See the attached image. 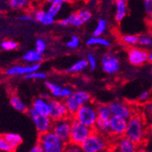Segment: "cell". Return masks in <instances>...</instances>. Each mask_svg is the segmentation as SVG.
Returning a JSON list of instances; mask_svg holds the SVG:
<instances>
[{"label":"cell","mask_w":152,"mask_h":152,"mask_svg":"<svg viewBox=\"0 0 152 152\" xmlns=\"http://www.w3.org/2000/svg\"><path fill=\"white\" fill-rule=\"evenodd\" d=\"M108 137L98 131H94L88 139L81 144L82 151L84 152H104L110 148Z\"/></svg>","instance_id":"1"},{"label":"cell","mask_w":152,"mask_h":152,"mask_svg":"<svg viewBox=\"0 0 152 152\" xmlns=\"http://www.w3.org/2000/svg\"><path fill=\"white\" fill-rule=\"evenodd\" d=\"M125 136H127L137 145L143 142L145 139V124L140 116L133 115L128 119V126Z\"/></svg>","instance_id":"2"},{"label":"cell","mask_w":152,"mask_h":152,"mask_svg":"<svg viewBox=\"0 0 152 152\" xmlns=\"http://www.w3.org/2000/svg\"><path fill=\"white\" fill-rule=\"evenodd\" d=\"M38 142L42 146L44 152H62L66 148V143L52 130L39 134Z\"/></svg>","instance_id":"3"},{"label":"cell","mask_w":152,"mask_h":152,"mask_svg":"<svg viewBox=\"0 0 152 152\" xmlns=\"http://www.w3.org/2000/svg\"><path fill=\"white\" fill-rule=\"evenodd\" d=\"M64 101L66 105L70 117L73 118L77 110L83 105L92 102V96L87 91L77 90V91H73V93Z\"/></svg>","instance_id":"4"},{"label":"cell","mask_w":152,"mask_h":152,"mask_svg":"<svg viewBox=\"0 0 152 152\" xmlns=\"http://www.w3.org/2000/svg\"><path fill=\"white\" fill-rule=\"evenodd\" d=\"M73 118L77 121L94 129L96 121L99 119L98 112H96V105L93 104L92 102L83 105Z\"/></svg>","instance_id":"5"},{"label":"cell","mask_w":152,"mask_h":152,"mask_svg":"<svg viewBox=\"0 0 152 152\" xmlns=\"http://www.w3.org/2000/svg\"><path fill=\"white\" fill-rule=\"evenodd\" d=\"M93 131H94L93 128H90L85 125V124L77 121L74 118H72L70 142L81 146V144L88 139Z\"/></svg>","instance_id":"6"},{"label":"cell","mask_w":152,"mask_h":152,"mask_svg":"<svg viewBox=\"0 0 152 152\" xmlns=\"http://www.w3.org/2000/svg\"><path fill=\"white\" fill-rule=\"evenodd\" d=\"M71 123H72V117L55 120L53 122V127L51 130L66 144L70 142Z\"/></svg>","instance_id":"7"},{"label":"cell","mask_w":152,"mask_h":152,"mask_svg":"<svg viewBox=\"0 0 152 152\" xmlns=\"http://www.w3.org/2000/svg\"><path fill=\"white\" fill-rule=\"evenodd\" d=\"M28 114L34 123L37 131L39 134L48 132L52 129L54 120L49 116L41 115L37 112H36L32 108H30L28 110Z\"/></svg>","instance_id":"8"},{"label":"cell","mask_w":152,"mask_h":152,"mask_svg":"<svg viewBox=\"0 0 152 152\" xmlns=\"http://www.w3.org/2000/svg\"><path fill=\"white\" fill-rule=\"evenodd\" d=\"M127 58L130 65L135 66H140L148 62V51L142 48L130 47L127 51Z\"/></svg>","instance_id":"9"},{"label":"cell","mask_w":152,"mask_h":152,"mask_svg":"<svg viewBox=\"0 0 152 152\" xmlns=\"http://www.w3.org/2000/svg\"><path fill=\"white\" fill-rule=\"evenodd\" d=\"M49 105H50L49 117L54 121L70 117L65 101H62L59 99H50L49 100Z\"/></svg>","instance_id":"10"},{"label":"cell","mask_w":152,"mask_h":152,"mask_svg":"<svg viewBox=\"0 0 152 152\" xmlns=\"http://www.w3.org/2000/svg\"><path fill=\"white\" fill-rule=\"evenodd\" d=\"M101 67L102 70L108 75L116 74L121 67L119 58L112 54H104L101 58Z\"/></svg>","instance_id":"11"},{"label":"cell","mask_w":152,"mask_h":152,"mask_svg":"<svg viewBox=\"0 0 152 152\" xmlns=\"http://www.w3.org/2000/svg\"><path fill=\"white\" fill-rule=\"evenodd\" d=\"M110 122V132L109 135L113 137H119L124 136L127 130L128 119L119 116L112 115L109 119Z\"/></svg>","instance_id":"12"},{"label":"cell","mask_w":152,"mask_h":152,"mask_svg":"<svg viewBox=\"0 0 152 152\" xmlns=\"http://www.w3.org/2000/svg\"><path fill=\"white\" fill-rule=\"evenodd\" d=\"M40 66H41L40 63L27 64V65H15L8 67L6 70V74L10 77H16V76L25 77L27 74L39 70Z\"/></svg>","instance_id":"13"},{"label":"cell","mask_w":152,"mask_h":152,"mask_svg":"<svg viewBox=\"0 0 152 152\" xmlns=\"http://www.w3.org/2000/svg\"><path fill=\"white\" fill-rule=\"evenodd\" d=\"M45 86L47 89L48 90V92L51 94V96L55 99H59L65 100L73 93V90L71 88L66 87V86H60L52 81H46Z\"/></svg>","instance_id":"14"},{"label":"cell","mask_w":152,"mask_h":152,"mask_svg":"<svg viewBox=\"0 0 152 152\" xmlns=\"http://www.w3.org/2000/svg\"><path fill=\"white\" fill-rule=\"evenodd\" d=\"M109 107H110V109H111L112 115L119 116L127 119L130 118L134 115L131 107L125 102L114 101L109 104Z\"/></svg>","instance_id":"15"},{"label":"cell","mask_w":152,"mask_h":152,"mask_svg":"<svg viewBox=\"0 0 152 152\" xmlns=\"http://www.w3.org/2000/svg\"><path fill=\"white\" fill-rule=\"evenodd\" d=\"M114 148V150L118 152H135L137 150V145L125 135L117 137Z\"/></svg>","instance_id":"16"},{"label":"cell","mask_w":152,"mask_h":152,"mask_svg":"<svg viewBox=\"0 0 152 152\" xmlns=\"http://www.w3.org/2000/svg\"><path fill=\"white\" fill-rule=\"evenodd\" d=\"M31 108L34 109L36 112L41 114V115H46V116H49V112H50V105H49V100L42 98H37L34 99Z\"/></svg>","instance_id":"17"},{"label":"cell","mask_w":152,"mask_h":152,"mask_svg":"<svg viewBox=\"0 0 152 152\" xmlns=\"http://www.w3.org/2000/svg\"><path fill=\"white\" fill-rule=\"evenodd\" d=\"M115 20L120 23L126 18L128 14V2L127 0H115Z\"/></svg>","instance_id":"18"},{"label":"cell","mask_w":152,"mask_h":152,"mask_svg":"<svg viewBox=\"0 0 152 152\" xmlns=\"http://www.w3.org/2000/svg\"><path fill=\"white\" fill-rule=\"evenodd\" d=\"M34 17L36 18V21L42 24L44 26H51L56 22V18L44 9H38L35 12Z\"/></svg>","instance_id":"19"},{"label":"cell","mask_w":152,"mask_h":152,"mask_svg":"<svg viewBox=\"0 0 152 152\" xmlns=\"http://www.w3.org/2000/svg\"><path fill=\"white\" fill-rule=\"evenodd\" d=\"M87 46L93 48V47H101V48H109L111 46L110 41L102 36H92L88 37L86 41Z\"/></svg>","instance_id":"20"},{"label":"cell","mask_w":152,"mask_h":152,"mask_svg":"<svg viewBox=\"0 0 152 152\" xmlns=\"http://www.w3.org/2000/svg\"><path fill=\"white\" fill-rule=\"evenodd\" d=\"M58 26H75V27H79L81 26H83V24L81 23L77 12L75 13H71L70 15H68L66 18H64L62 19H60L58 22Z\"/></svg>","instance_id":"21"},{"label":"cell","mask_w":152,"mask_h":152,"mask_svg":"<svg viewBox=\"0 0 152 152\" xmlns=\"http://www.w3.org/2000/svg\"><path fill=\"white\" fill-rule=\"evenodd\" d=\"M23 60L27 64H34V63H40L43 60V54L39 53L36 49H32L26 51L22 57Z\"/></svg>","instance_id":"22"},{"label":"cell","mask_w":152,"mask_h":152,"mask_svg":"<svg viewBox=\"0 0 152 152\" xmlns=\"http://www.w3.org/2000/svg\"><path fill=\"white\" fill-rule=\"evenodd\" d=\"M3 137L7 140V142L10 144V146L13 148V151L17 150V148L22 144L23 140L22 137L18 133H6L3 135Z\"/></svg>","instance_id":"23"},{"label":"cell","mask_w":152,"mask_h":152,"mask_svg":"<svg viewBox=\"0 0 152 152\" xmlns=\"http://www.w3.org/2000/svg\"><path fill=\"white\" fill-rule=\"evenodd\" d=\"M87 67H88L87 59L82 58V59H79L77 62H75L70 66H68L66 68V72L69 74H78L82 71H84Z\"/></svg>","instance_id":"24"},{"label":"cell","mask_w":152,"mask_h":152,"mask_svg":"<svg viewBox=\"0 0 152 152\" xmlns=\"http://www.w3.org/2000/svg\"><path fill=\"white\" fill-rule=\"evenodd\" d=\"M10 105L14 109H16L18 112L25 113L27 111V107H26V103L19 98L18 96L14 95L11 96L10 98Z\"/></svg>","instance_id":"25"},{"label":"cell","mask_w":152,"mask_h":152,"mask_svg":"<svg viewBox=\"0 0 152 152\" xmlns=\"http://www.w3.org/2000/svg\"><path fill=\"white\" fill-rule=\"evenodd\" d=\"M94 129L103 135L108 136L110 132V122L109 119H100L99 118L96 121Z\"/></svg>","instance_id":"26"},{"label":"cell","mask_w":152,"mask_h":152,"mask_svg":"<svg viewBox=\"0 0 152 152\" xmlns=\"http://www.w3.org/2000/svg\"><path fill=\"white\" fill-rule=\"evenodd\" d=\"M96 112H98L99 118L100 119H110V118L112 117L111 109L107 104L96 105Z\"/></svg>","instance_id":"27"},{"label":"cell","mask_w":152,"mask_h":152,"mask_svg":"<svg viewBox=\"0 0 152 152\" xmlns=\"http://www.w3.org/2000/svg\"><path fill=\"white\" fill-rule=\"evenodd\" d=\"M120 41L121 43L128 47H134L137 45L139 42V36L137 35H133V34H127L123 35L120 37Z\"/></svg>","instance_id":"28"},{"label":"cell","mask_w":152,"mask_h":152,"mask_svg":"<svg viewBox=\"0 0 152 152\" xmlns=\"http://www.w3.org/2000/svg\"><path fill=\"white\" fill-rule=\"evenodd\" d=\"M107 26H108V24L106 19H104V18L99 19L95 29L93 31V36H102L107 31Z\"/></svg>","instance_id":"29"},{"label":"cell","mask_w":152,"mask_h":152,"mask_svg":"<svg viewBox=\"0 0 152 152\" xmlns=\"http://www.w3.org/2000/svg\"><path fill=\"white\" fill-rule=\"evenodd\" d=\"M30 0H9V5L14 9H26L29 7Z\"/></svg>","instance_id":"30"},{"label":"cell","mask_w":152,"mask_h":152,"mask_svg":"<svg viewBox=\"0 0 152 152\" xmlns=\"http://www.w3.org/2000/svg\"><path fill=\"white\" fill-rule=\"evenodd\" d=\"M63 8V4H59V3H50L48 4V6L47 7L46 10L52 15L53 17H58L59 14L61 13Z\"/></svg>","instance_id":"31"},{"label":"cell","mask_w":152,"mask_h":152,"mask_svg":"<svg viewBox=\"0 0 152 152\" xmlns=\"http://www.w3.org/2000/svg\"><path fill=\"white\" fill-rule=\"evenodd\" d=\"M77 16H78V18H79V19H80V21H81V23L83 25H85L88 22H89L90 19L92 18V14H91V12L88 9H86V8H81V9H79L77 12Z\"/></svg>","instance_id":"32"},{"label":"cell","mask_w":152,"mask_h":152,"mask_svg":"<svg viewBox=\"0 0 152 152\" xmlns=\"http://www.w3.org/2000/svg\"><path fill=\"white\" fill-rule=\"evenodd\" d=\"M142 48H149L152 46V36L150 34H142L139 36V42H137Z\"/></svg>","instance_id":"33"},{"label":"cell","mask_w":152,"mask_h":152,"mask_svg":"<svg viewBox=\"0 0 152 152\" xmlns=\"http://www.w3.org/2000/svg\"><path fill=\"white\" fill-rule=\"evenodd\" d=\"M25 78L27 80H44L47 78V74L45 72H40L39 70H37L33 73L26 75Z\"/></svg>","instance_id":"34"},{"label":"cell","mask_w":152,"mask_h":152,"mask_svg":"<svg viewBox=\"0 0 152 152\" xmlns=\"http://www.w3.org/2000/svg\"><path fill=\"white\" fill-rule=\"evenodd\" d=\"M80 46V38L78 36L73 35L70 39L66 43V47L69 49H77Z\"/></svg>","instance_id":"35"},{"label":"cell","mask_w":152,"mask_h":152,"mask_svg":"<svg viewBox=\"0 0 152 152\" xmlns=\"http://www.w3.org/2000/svg\"><path fill=\"white\" fill-rule=\"evenodd\" d=\"M87 61H88V67L91 71H94L96 69V67H98V60H96V58L94 55V53H88L87 55V58H86Z\"/></svg>","instance_id":"36"},{"label":"cell","mask_w":152,"mask_h":152,"mask_svg":"<svg viewBox=\"0 0 152 152\" xmlns=\"http://www.w3.org/2000/svg\"><path fill=\"white\" fill-rule=\"evenodd\" d=\"M1 48L6 51H12V50H16L18 48V44L16 41L13 40H5L1 43Z\"/></svg>","instance_id":"37"},{"label":"cell","mask_w":152,"mask_h":152,"mask_svg":"<svg viewBox=\"0 0 152 152\" xmlns=\"http://www.w3.org/2000/svg\"><path fill=\"white\" fill-rule=\"evenodd\" d=\"M0 151H1V152H10V151H13L12 147L10 146V144L7 142V140L5 139L3 136L0 137Z\"/></svg>","instance_id":"38"},{"label":"cell","mask_w":152,"mask_h":152,"mask_svg":"<svg viewBox=\"0 0 152 152\" xmlns=\"http://www.w3.org/2000/svg\"><path fill=\"white\" fill-rule=\"evenodd\" d=\"M47 42L44 40V39H41V38H38L37 41H36V47H35V49L37 51H38L39 53H44L47 49Z\"/></svg>","instance_id":"39"},{"label":"cell","mask_w":152,"mask_h":152,"mask_svg":"<svg viewBox=\"0 0 152 152\" xmlns=\"http://www.w3.org/2000/svg\"><path fill=\"white\" fill-rule=\"evenodd\" d=\"M65 151L67 152H81L82 148L80 145L72 143V142H68L67 144H66V148Z\"/></svg>","instance_id":"40"},{"label":"cell","mask_w":152,"mask_h":152,"mask_svg":"<svg viewBox=\"0 0 152 152\" xmlns=\"http://www.w3.org/2000/svg\"><path fill=\"white\" fill-rule=\"evenodd\" d=\"M150 98H151L150 92L148 91V90H145V91L141 92L140 94V96H137V100H139L140 102H141V103H147L150 99Z\"/></svg>","instance_id":"41"},{"label":"cell","mask_w":152,"mask_h":152,"mask_svg":"<svg viewBox=\"0 0 152 152\" xmlns=\"http://www.w3.org/2000/svg\"><path fill=\"white\" fill-rule=\"evenodd\" d=\"M19 19L21 21H24V22H31V23H34L36 22V18L34 16L32 15H29V14H25V15H22L19 17Z\"/></svg>","instance_id":"42"},{"label":"cell","mask_w":152,"mask_h":152,"mask_svg":"<svg viewBox=\"0 0 152 152\" xmlns=\"http://www.w3.org/2000/svg\"><path fill=\"white\" fill-rule=\"evenodd\" d=\"M144 9L147 14L152 12V0H143Z\"/></svg>","instance_id":"43"},{"label":"cell","mask_w":152,"mask_h":152,"mask_svg":"<svg viewBox=\"0 0 152 152\" xmlns=\"http://www.w3.org/2000/svg\"><path fill=\"white\" fill-rule=\"evenodd\" d=\"M30 151H31V152H44L43 148H42V146L40 145L39 142H38L37 144H36L35 146H33L32 148L30 149Z\"/></svg>","instance_id":"44"},{"label":"cell","mask_w":152,"mask_h":152,"mask_svg":"<svg viewBox=\"0 0 152 152\" xmlns=\"http://www.w3.org/2000/svg\"><path fill=\"white\" fill-rule=\"evenodd\" d=\"M45 1L48 3V4H50V3H59V4H66V3H69L71 2L72 0H45Z\"/></svg>","instance_id":"45"},{"label":"cell","mask_w":152,"mask_h":152,"mask_svg":"<svg viewBox=\"0 0 152 152\" xmlns=\"http://www.w3.org/2000/svg\"><path fill=\"white\" fill-rule=\"evenodd\" d=\"M147 23L149 26L152 27V12L148 14V17H147Z\"/></svg>","instance_id":"46"},{"label":"cell","mask_w":152,"mask_h":152,"mask_svg":"<svg viewBox=\"0 0 152 152\" xmlns=\"http://www.w3.org/2000/svg\"><path fill=\"white\" fill-rule=\"evenodd\" d=\"M50 93L48 94V93H43L42 95H41V96H42V98H44V99H48V100H50Z\"/></svg>","instance_id":"47"},{"label":"cell","mask_w":152,"mask_h":152,"mask_svg":"<svg viewBox=\"0 0 152 152\" xmlns=\"http://www.w3.org/2000/svg\"><path fill=\"white\" fill-rule=\"evenodd\" d=\"M148 62L152 63V51L148 52Z\"/></svg>","instance_id":"48"},{"label":"cell","mask_w":152,"mask_h":152,"mask_svg":"<svg viewBox=\"0 0 152 152\" xmlns=\"http://www.w3.org/2000/svg\"><path fill=\"white\" fill-rule=\"evenodd\" d=\"M147 108L149 109V112H150L151 115H152V103H148V104L147 105Z\"/></svg>","instance_id":"49"}]
</instances>
